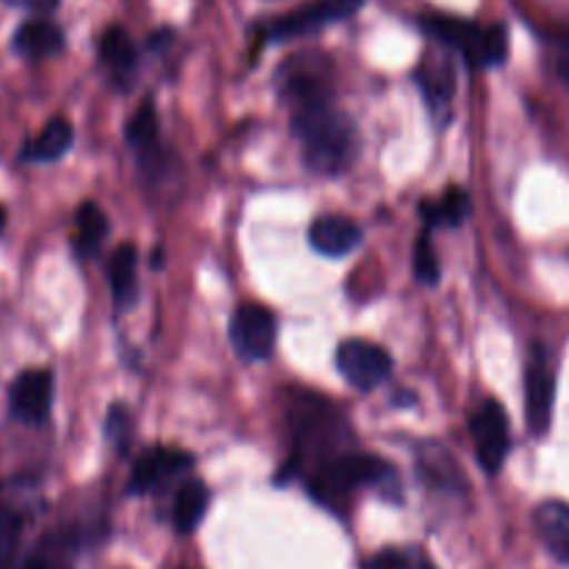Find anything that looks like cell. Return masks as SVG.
<instances>
[{"mask_svg":"<svg viewBox=\"0 0 569 569\" xmlns=\"http://www.w3.org/2000/svg\"><path fill=\"white\" fill-rule=\"evenodd\" d=\"M422 26L445 48L456 50L472 70L500 67L509 56V28L503 22L481 26L456 14H428Z\"/></svg>","mask_w":569,"mask_h":569,"instance_id":"3","label":"cell"},{"mask_svg":"<svg viewBox=\"0 0 569 569\" xmlns=\"http://www.w3.org/2000/svg\"><path fill=\"white\" fill-rule=\"evenodd\" d=\"M109 283L114 303L120 309L133 303L137 298V248L133 244H120L109 259Z\"/></svg>","mask_w":569,"mask_h":569,"instance_id":"16","label":"cell"},{"mask_svg":"<svg viewBox=\"0 0 569 569\" xmlns=\"http://www.w3.org/2000/svg\"><path fill=\"white\" fill-rule=\"evenodd\" d=\"M17 539H20V517L0 509V569L9 567L17 550Z\"/></svg>","mask_w":569,"mask_h":569,"instance_id":"23","label":"cell"},{"mask_svg":"<svg viewBox=\"0 0 569 569\" xmlns=\"http://www.w3.org/2000/svg\"><path fill=\"white\" fill-rule=\"evenodd\" d=\"M72 148V126L61 117L50 120L48 126L39 131L33 142L26 144V159L31 161H59L67 150Z\"/></svg>","mask_w":569,"mask_h":569,"instance_id":"19","label":"cell"},{"mask_svg":"<svg viewBox=\"0 0 569 569\" xmlns=\"http://www.w3.org/2000/svg\"><path fill=\"white\" fill-rule=\"evenodd\" d=\"M550 44H553V67L556 72H559L561 81L569 87V31H559L553 39H550Z\"/></svg>","mask_w":569,"mask_h":569,"instance_id":"26","label":"cell"},{"mask_svg":"<svg viewBox=\"0 0 569 569\" xmlns=\"http://www.w3.org/2000/svg\"><path fill=\"white\" fill-rule=\"evenodd\" d=\"M228 333H231L233 350H237L244 361H264L270 359L272 348H276V315H272L270 309H264V306L244 303L231 315Z\"/></svg>","mask_w":569,"mask_h":569,"instance_id":"7","label":"cell"},{"mask_svg":"<svg viewBox=\"0 0 569 569\" xmlns=\"http://www.w3.org/2000/svg\"><path fill=\"white\" fill-rule=\"evenodd\" d=\"M453 70L448 64H439L433 70L431 67H422L417 72V83H420L422 94H426L433 109H445L450 103V98H453Z\"/></svg>","mask_w":569,"mask_h":569,"instance_id":"21","label":"cell"},{"mask_svg":"<svg viewBox=\"0 0 569 569\" xmlns=\"http://www.w3.org/2000/svg\"><path fill=\"white\" fill-rule=\"evenodd\" d=\"M420 214L422 220H426V228H456L467 220V214H470V194L461 187H450L442 200H426V203L420 206Z\"/></svg>","mask_w":569,"mask_h":569,"instance_id":"17","label":"cell"},{"mask_svg":"<svg viewBox=\"0 0 569 569\" xmlns=\"http://www.w3.org/2000/svg\"><path fill=\"white\" fill-rule=\"evenodd\" d=\"M415 276L420 278L422 283H428V287H433V283L439 281V276H442V270H439L437 250H433L428 228L420 233V239H417V244H415Z\"/></svg>","mask_w":569,"mask_h":569,"instance_id":"22","label":"cell"},{"mask_svg":"<svg viewBox=\"0 0 569 569\" xmlns=\"http://www.w3.org/2000/svg\"><path fill=\"white\" fill-rule=\"evenodd\" d=\"M100 61L111 70V76L126 81L133 70H137V48H133L128 31H122L120 26L106 28L103 37H100Z\"/></svg>","mask_w":569,"mask_h":569,"instance_id":"15","label":"cell"},{"mask_svg":"<svg viewBox=\"0 0 569 569\" xmlns=\"http://www.w3.org/2000/svg\"><path fill=\"white\" fill-rule=\"evenodd\" d=\"M556 372L545 345H533L526 365V420L533 437H545L553 426Z\"/></svg>","mask_w":569,"mask_h":569,"instance_id":"6","label":"cell"},{"mask_svg":"<svg viewBox=\"0 0 569 569\" xmlns=\"http://www.w3.org/2000/svg\"><path fill=\"white\" fill-rule=\"evenodd\" d=\"M6 3H14V6H26V9L39 11V14H50L61 0H6Z\"/></svg>","mask_w":569,"mask_h":569,"instance_id":"27","label":"cell"},{"mask_svg":"<svg viewBox=\"0 0 569 569\" xmlns=\"http://www.w3.org/2000/svg\"><path fill=\"white\" fill-rule=\"evenodd\" d=\"M356 489H378L387 498L398 492V476L381 459L359 453H333L311 476V495L326 506H337Z\"/></svg>","mask_w":569,"mask_h":569,"instance_id":"2","label":"cell"},{"mask_svg":"<svg viewBox=\"0 0 569 569\" xmlns=\"http://www.w3.org/2000/svg\"><path fill=\"white\" fill-rule=\"evenodd\" d=\"M3 228H6V211L3 206H0V233H3Z\"/></svg>","mask_w":569,"mask_h":569,"instance_id":"29","label":"cell"},{"mask_svg":"<svg viewBox=\"0 0 569 569\" xmlns=\"http://www.w3.org/2000/svg\"><path fill=\"white\" fill-rule=\"evenodd\" d=\"M206 509H209V489L200 481H187L176 495L172 503V526L178 533H194L198 526L203 522Z\"/></svg>","mask_w":569,"mask_h":569,"instance_id":"14","label":"cell"},{"mask_svg":"<svg viewBox=\"0 0 569 569\" xmlns=\"http://www.w3.org/2000/svg\"><path fill=\"white\" fill-rule=\"evenodd\" d=\"M20 569H53V567H50L48 559H42V556H31V559H28Z\"/></svg>","mask_w":569,"mask_h":569,"instance_id":"28","label":"cell"},{"mask_svg":"<svg viewBox=\"0 0 569 569\" xmlns=\"http://www.w3.org/2000/svg\"><path fill=\"white\" fill-rule=\"evenodd\" d=\"M156 137H159V117H156V106L150 100H144L137 109V114L128 120L126 126V142L131 144L133 150L144 153L156 144Z\"/></svg>","mask_w":569,"mask_h":569,"instance_id":"20","label":"cell"},{"mask_svg":"<svg viewBox=\"0 0 569 569\" xmlns=\"http://www.w3.org/2000/svg\"><path fill=\"white\" fill-rule=\"evenodd\" d=\"M76 253L78 259L89 261L92 256H98L100 242L109 233V222H106V214L98 209V203H81L76 214Z\"/></svg>","mask_w":569,"mask_h":569,"instance_id":"18","label":"cell"},{"mask_svg":"<svg viewBox=\"0 0 569 569\" xmlns=\"http://www.w3.org/2000/svg\"><path fill=\"white\" fill-rule=\"evenodd\" d=\"M192 456L183 453L178 448H150L139 456V461L133 465L131 472V495H150L159 492L164 483H170L172 478H178L181 472H187L192 467Z\"/></svg>","mask_w":569,"mask_h":569,"instance_id":"10","label":"cell"},{"mask_svg":"<svg viewBox=\"0 0 569 569\" xmlns=\"http://www.w3.org/2000/svg\"><path fill=\"white\" fill-rule=\"evenodd\" d=\"M476 459L487 476H498L511 453V426L506 409L495 398H487L470 417Z\"/></svg>","mask_w":569,"mask_h":569,"instance_id":"4","label":"cell"},{"mask_svg":"<svg viewBox=\"0 0 569 569\" xmlns=\"http://www.w3.org/2000/svg\"><path fill=\"white\" fill-rule=\"evenodd\" d=\"M365 6V0H311L300 9L287 11L283 17L272 20L270 26L261 28V37L267 42H283V39L303 37V33L320 31L331 22H342L353 17Z\"/></svg>","mask_w":569,"mask_h":569,"instance_id":"5","label":"cell"},{"mask_svg":"<svg viewBox=\"0 0 569 569\" xmlns=\"http://www.w3.org/2000/svg\"><path fill=\"white\" fill-rule=\"evenodd\" d=\"M53 406V376L50 370H26L11 381L9 411L14 420L39 426L48 420Z\"/></svg>","mask_w":569,"mask_h":569,"instance_id":"9","label":"cell"},{"mask_svg":"<svg viewBox=\"0 0 569 569\" xmlns=\"http://www.w3.org/2000/svg\"><path fill=\"white\" fill-rule=\"evenodd\" d=\"M533 528L539 542L559 565L569 567V503L565 500H545L533 509Z\"/></svg>","mask_w":569,"mask_h":569,"instance_id":"12","label":"cell"},{"mask_svg":"<svg viewBox=\"0 0 569 569\" xmlns=\"http://www.w3.org/2000/svg\"><path fill=\"white\" fill-rule=\"evenodd\" d=\"M367 569H433L420 556L406 553V550H381L376 559L367 565Z\"/></svg>","mask_w":569,"mask_h":569,"instance_id":"24","label":"cell"},{"mask_svg":"<svg viewBox=\"0 0 569 569\" xmlns=\"http://www.w3.org/2000/svg\"><path fill=\"white\" fill-rule=\"evenodd\" d=\"M128 431H131V420H128V411L122 406H111L109 417H106V437L117 445L120 450H126L131 445L128 439Z\"/></svg>","mask_w":569,"mask_h":569,"instance_id":"25","label":"cell"},{"mask_svg":"<svg viewBox=\"0 0 569 569\" xmlns=\"http://www.w3.org/2000/svg\"><path fill=\"white\" fill-rule=\"evenodd\" d=\"M361 228L359 222H353L350 217L342 214H326L317 217L309 226V242L317 253L328 256V259H339V256H348L350 250H356L361 244Z\"/></svg>","mask_w":569,"mask_h":569,"instance_id":"11","label":"cell"},{"mask_svg":"<svg viewBox=\"0 0 569 569\" xmlns=\"http://www.w3.org/2000/svg\"><path fill=\"white\" fill-rule=\"evenodd\" d=\"M292 131L303 144V161L320 176H339L356 161L359 137L353 120L333 106L331 92L295 100Z\"/></svg>","mask_w":569,"mask_h":569,"instance_id":"1","label":"cell"},{"mask_svg":"<svg viewBox=\"0 0 569 569\" xmlns=\"http://www.w3.org/2000/svg\"><path fill=\"white\" fill-rule=\"evenodd\" d=\"M14 50L26 59H50L64 50V33L50 20H28L17 28Z\"/></svg>","mask_w":569,"mask_h":569,"instance_id":"13","label":"cell"},{"mask_svg":"<svg viewBox=\"0 0 569 569\" xmlns=\"http://www.w3.org/2000/svg\"><path fill=\"white\" fill-rule=\"evenodd\" d=\"M337 367L350 387L370 392L392 376V356L367 339H348L339 345Z\"/></svg>","mask_w":569,"mask_h":569,"instance_id":"8","label":"cell"}]
</instances>
